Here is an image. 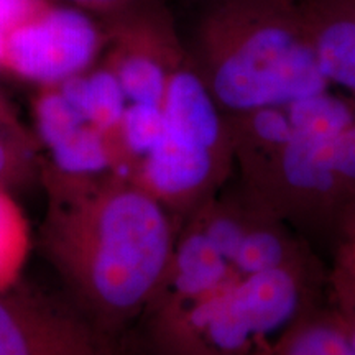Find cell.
<instances>
[{
    "label": "cell",
    "mask_w": 355,
    "mask_h": 355,
    "mask_svg": "<svg viewBox=\"0 0 355 355\" xmlns=\"http://www.w3.org/2000/svg\"><path fill=\"white\" fill-rule=\"evenodd\" d=\"M199 30L207 86L217 104L232 114L331 89L300 2L222 0Z\"/></svg>",
    "instance_id": "obj_1"
},
{
    "label": "cell",
    "mask_w": 355,
    "mask_h": 355,
    "mask_svg": "<svg viewBox=\"0 0 355 355\" xmlns=\"http://www.w3.org/2000/svg\"><path fill=\"white\" fill-rule=\"evenodd\" d=\"M327 268L314 260L239 277L196 301L180 355H255L304 314L321 308Z\"/></svg>",
    "instance_id": "obj_2"
},
{
    "label": "cell",
    "mask_w": 355,
    "mask_h": 355,
    "mask_svg": "<svg viewBox=\"0 0 355 355\" xmlns=\"http://www.w3.org/2000/svg\"><path fill=\"white\" fill-rule=\"evenodd\" d=\"M89 282L105 304L130 308L157 285L170 257L162 207L140 191H119L94 220Z\"/></svg>",
    "instance_id": "obj_3"
},
{
    "label": "cell",
    "mask_w": 355,
    "mask_h": 355,
    "mask_svg": "<svg viewBox=\"0 0 355 355\" xmlns=\"http://www.w3.org/2000/svg\"><path fill=\"white\" fill-rule=\"evenodd\" d=\"M99 44V30L89 17L44 7L8 35L2 63L32 81L63 83L91 64Z\"/></svg>",
    "instance_id": "obj_4"
},
{
    "label": "cell",
    "mask_w": 355,
    "mask_h": 355,
    "mask_svg": "<svg viewBox=\"0 0 355 355\" xmlns=\"http://www.w3.org/2000/svg\"><path fill=\"white\" fill-rule=\"evenodd\" d=\"M319 68L332 86L355 96V0H300Z\"/></svg>",
    "instance_id": "obj_5"
},
{
    "label": "cell",
    "mask_w": 355,
    "mask_h": 355,
    "mask_svg": "<svg viewBox=\"0 0 355 355\" xmlns=\"http://www.w3.org/2000/svg\"><path fill=\"white\" fill-rule=\"evenodd\" d=\"M162 107L170 135L212 152L224 148L227 128L219 114L220 105L196 73L188 69L173 73Z\"/></svg>",
    "instance_id": "obj_6"
},
{
    "label": "cell",
    "mask_w": 355,
    "mask_h": 355,
    "mask_svg": "<svg viewBox=\"0 0 355 355\" xmlns=\"http://www.w3.org/2000/svg\"><path fill=\"white\" fill-rule=\"evenodd\" d=\"M216 155L217 152L168 133L166 139L146 155L145 178L150 188L165 196L191 193L211 178Z\"/></svg>",
    "instance_id": "obj_7"
},
{
    "label": "cell",
    "mask_w": 355,
    "mask_h": 355,
    "mask_svg": "<svg viewBox=\"0 0 355 355\" xmlns=\"http://www.w3.org/2000/svg\"><path fill=\"white\" fill-rule=\"evenodd\" d=\"M175 266L176 288L196 301L214 295L241 277L232 261L220 254L202 230L189 235L183 242Z\"/></svg>",
    "instance_id": "obj_8"
},
{
    "label": "cell",
    "mask_w": 355,
    "mask_h": 355,
    "mask_svg": "<svg viewBox=\"0 0 355 355\" xmlns=\"http://www.w3.org/2000/svg\"><path fill=\"white\" fill-rule=\"evenodd\" d=\"M255 355H355L326 303L304 314Z\"/></svg>",
    "instance_id": "obj_9"
},
{
    "label": "cell",
    "mask_w": 355,
    "mask_h": 355,
    "mask_svg": "<svg viewBox=\"0 0 355 355\" xmlns=\"http://www.w3.org/2000/svg\"><path fill=\"white\" fill-rule=\"evenodd\" d=\"M58 91L76 107L89 125L101 132L121 127L127 110V96L117 74L97 71L89 76H73L60 84Z\"/></svg>",
    "instance_id": "obj_10"
},
{
    "label": "cell",
    "mask_w": 355,
    "mask_h": 355,
    "mask_svg": "<svg viewBox=\"0 0 355 355\" xmlns=\"http://www.w3.org/2000/svg\"><path fill=\"white\" fill-rule=\"evenodd\" d=\"M0 355H89L78 340L32 327L0 301Z\"/></svg>",
    "instance_id": "obj_11"
},
{
    "label": "cell",
    "mask_w": 355,
    "mask_h": 355,
    "mask_svg": "<svg viewBox=\"0 0 355 355\" xmlns=\"http://www.w3.org/2000/svg\"><path fill=\"white\" fill-rule=\"evenodd\" d=\"M50 150L56 166L69 175H92L110 163L104 132L89 123Z\"/></svg>",
    "instance_id": "obj_12"
},
{
    "label": "cell",
    "mask_w": 355,
    "mask_h": 355,
    "mask_svg": "<svg viewBox=\"0 0 355 355\" xmlns=\"http://www.w3.org/2000/svg\"><path fill=\"white\" fill-rule=\"evenodd\" d=\"M115 74L130 104H163L168 76L157 60L140 53L128 55L121 61Z\"/></svg>",
    "instance_id": "obj_13"
},
{
    "label": "cell",
    "mask_w": 355,
    "mask_h": 355,
    "mask_svg": "<svg viewBox=\"0 0 355 355\" xmlns=\"http://www.w3.org/2000/svg\"><path fill=\"white\" fill-rule=\"evenodd\" d=\"M28 248L24 214L8 194L0 189V291L19 275Z\"/></svg>",
    "instance_id": "obj_14"
},
{
    "label": "cell",
    "mask_w": 355,
    "mask_h": 355,
    "mask_svg": "<svg viewBox=\"0 0 355 355\" xmlns=\"http://www.w3.org/2000/svg\"><path fill=\"white\" fill-rule=\"evenodd\" d=\"M119 128L122 130L127 148L145 157L168 135V123L162 105L130 104Z\"/></svg>",
    "instance_id": "obj_15"
},
{
    "label": "cell",
    "mask_w": 355,
    "mask_h": 355,
    "mask_svg": "<svg viewBox=\"0 0 355 355\" xmlns=\"http://www.w3.org/2000/svg\"><path fill=\"white\" fill-rule=\"evenodd\" d=\"M40 135L50 148L87 125L83 114L60 91L48 92L37 104Z\"/></svg>",
    "instance_id": "obj_16"
},
{
    "label": "cell",
    "mask_w": 355,
    "mask_h": 355,
    "mask_svg": "<svg viewBox=\"0 0 355 355\" xmlns=\"http://www.w3.org/2000/svg\"><path fill=\"white\" fill-rule=\"evenodd\" d=\"M326 306L343 327L355 354V278L336 266H327Z\"/></svg>",
    "instance_id": "obj_17"
},
{
    "label": "cell",
    "mask_w": 355,
    "mask_h": 355,
    "mask_svg": "<svg viewBox=\"0 0 355 355\" xmlns=\"http://www.w3.org/2000/svg\"><path fill=\"white\" fill-rule=\"evenodd\" d=\"M46 7L43 0H0V63L8 35Z\"/></svg>",
    "instance_id": "obj_18"
},
{
    "label": "cell",
    "mask_w": 355,
    "mask_h": 355,
    "mask_svg": "<svg viewBox=\"0 0 355 355\" xmlns=\"http://www.w3.org/2000/svg\"><path fill=\"white\" fill-rule=\"evenodd\" d=\"M332 266L355 278V207L343 217L334 235Z\"/></svg>",
    "instance_id": "obj_19"
},
{
    "label": "cell",
    "mask_w": 355,
    "mask_h": 355,
    "mask_svg": "<svg viewBox=\"0 0 355 355\" xmlns=\"http://www.w3.org/2000/svg\"><path fill=\"white\" fill-rule=\"evenodd\" d=\"M8 166V152H7V146L0 140V176L3 175V171L7 170Z\"/></svg>",
    "instance_id": "obj_20"
},
{
    "label": "cell",
    "mask_w": 355,
    "mask_h": 355,
    "mask_svg": "<svg viewBox=\"0 0 355 355\" xmlns=\"http://www.w3.org/2000/svg\"><path fill=\"white\" fill-rule=\"evenodd\" d=\"M76 2H83V3H107V2H114V0H76Z\"/></svg>",
    "instance_id": "obj_21"
},
{
    "label": "cell",
    "mask_w": 355,
    "mask_h": 355,
    "mask_svg": "<svg viewBox=\"0 0 355 355\" xmlns=\"http://www.w3.org/2000/svg\"><path fill=\"white\" fill-rule=\"evenodd\" d=\"M291 2H300V0H291Z\"/></svg>",
    "instance_id": "obj_22"
},
{
    "label": "cell",
    "mask_w": 355,
    "mask_h": 355,
    "mask_svg": "<svg viewBox=\"0 0 355 355\" xmlns=\"http://www.w3.org/2000/svg\"><path fill=\"white\" fill-rule=\"evenodd\" d=\"M354 97H355V96H354Z\"/></svg>",
    "instance_id": "obj_23"
}]
</instances>
